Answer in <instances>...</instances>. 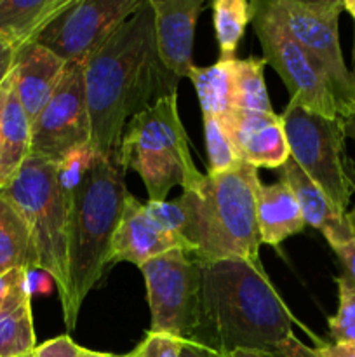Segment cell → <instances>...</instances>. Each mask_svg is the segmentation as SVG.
Listing matches in <instances>:
<instances>
[{"label":"cell","mask_w":355,"mask_h":357,"mask_svg":"<svg viewBox=\"0 0 355 357\" xmlns=\"http://www.w3.org/2000/svg\"><path fill=\"white\" fill-rule=\"evenodd\" d=\"M59 171L66 194L70 288V307L63 319L73 330L84 300L110 265L111 237L129 190L118 150L100 155L87 149L70 157Z\"/></svg>","instance_id":"cell-1"},{"label":"cell","mask_w":355,"mask_h":357,"mask_svg":"<svg viewBox=\"0 0 355 357\" xmlns=\"http://www.w3.org/2000/svg\"><path fill=\"white\" fill-rule=\"evenodd\" d=\"M164 72L153 10L145 0L84 63L93 152L108 155L120 149L127 121L150 107Z\"/></svg>","instance_id":"cell-2"},{"label":"cell","mask_w":355,"mask_h":357,"mask_svg":"<svg viewBox=\"0 0 355 357\" xmlns=\"http://www.w3.org/2000/svg\"><path fill=\"white\" fill-rule=\"evenodd\" d=\"M200 323L190 342L225 357L237 349L278 351L294 335L292 324L298 321L263 265L221 260L200 264Z\"/></svg>","instance_id":"cell-3"},{"label":"cell","mask_w":355,"mask_h":357,"mask_svg":"<svg viewBox=\"0 0 355 357\" xmlns=\"http://www.w3.org/2000/svg\"><path fill=\"white\" fill-rule=\"evenodd\" d=\"M261 181L258 169L239 162L219 174H205L198 190L183 192L188 209L187 243L200 264L246 260L263 265L256 197Z\"/></svg>","instance_id":"cell-4"},{"label":"cell","mask_w":355,"mask_h":357,"mask_svg":"<svg viewBox=\"0 0 355 357\" xmlns=\"http://www.w3.org/2000/svg\"><path fill=\"white\" fill-rule=\"evenodd\" d=\"M118 153L125 171L139 174L152 202L166 201L174 187L183 192L198 190L205 181L188 149V136L178 112V91L157 98L127 122Z\"/></svg>","instance_id":"cell-5"},{"label":"cell","mask_w":355,"mask_h":357,"mask_svg":"<svg viewBox=\"0 0 355 357\" xmlns=\"http://www.w3.org/2000/svg\"><path fill=\"white\" fill-rule=\"evenodd\" d=\"M0 194L16 208L30 232L33 268L54 281L63 316L70 307L66 253V194L59 164L28 157Z\"/></svg>","instance_id":"cell-6"},{"label":"cell","mask_w":355,"mask_h":357,"mask_svg":"<svg viewBox=\"0 0 355 357\" xmlns=\"http://www.w3.org/2000/svg\"><path fill=\"white\" fill-rule=\"evenodd\" d=\"M261 7L313 59L326 77L340 117L355 114V75L345 63L340 45L343 0H260Z\"/></svg>","instance_id":"cell-7"},{"label":"cell","mask_w":355,"mask_h":357,"mask_svg":"<svg viewBox=\"0 0 355 357\" xmlns=\"http://www.w3.org/2000/svg\"><path fill=\"white\" fill-rule=\"evenodd\" d=\"M281 119L291 159L340 211L347 213L355 194V164L347 155L343 119L312 114L292 101Z\"/></svg>","instance_id":"cell-8"},{"label":"cell","mask_w":355,"mask_h":357,"mask_svg":"<svg viewBox=\"0 0 355 357\" xmlns=\"http://www.w3.org/2000/svg\"><path fill=\"white\" fill-rule=\"evenodd\" d=\"M148 296L150 331L194 340L200 323L202 268L191 255L167 251L139 267Z\"/></svg>","instance_id":"cell-9"},{"label":"cell","mask_w":355,"mask_h":357,"mask_svg":"<svg viewBox=\"0 0 355 357\" xmlns=\"http://www.w3.org/2000/svg\"><path fill=\"white\" fill-rule=\"evenodd\" d=\"M87 149H90V119L84 63L72 61L31 124L30 155L61 166Z\"/></svg>","instance_id":"cell-10"},{"label":"cell","mask_w":355,"mask_h":357,"mask_svg":"<svg viewBox=\"0 0 355 357\" xmlns=\"http://www.w3.org/2000/svg\"><path fill=\"white\" fill-rule=\"evenodd\" d=\"M253 26L263 49L261 58L284 80L289 101L312 114L341 119L336 98L319 66L261 7L260 0L254 2Z\"/></svg>","instance_id":"cell-11"},{"label":"cell","mask_w":355,"mask_h":357,"mask_svg":"<svg viewBox=\"0 0 355 357\" xmlns=\"http://www.w3.org/2000/svg\"><path fill=\"white\" fill-rule=\"evenodd\" d=\"M145 0H73L35 42L66 63H86Z\"/></svg>","instance_id":"cell-12"},{"label":"cell","mask_w":355,"mask_h":357,"mask_svg":"<svg viewBox=\"0 0 355 357\" xmlns=\"http://www.w3.org/2000/svg\"><path fill=\"white\" fill-rule=\"evenodd\" d=\"M218 119L237 159L242 162L256 169H278L291 157L284 124L275 112L265 114L228 108Z\"/></svg>","instance_id":"cell-13"},{"label":"cell","mask_w":355,"mask_h":357,"mask_svg":"<svg viewBox=\"0 0 355 357\" xmlns=\"http://www.w3.org/2000/svg\"><path fill=\"white\" fill-rule=\"evenodd\" d=\"M155 23L157 54L174 79L194 68V37L204 0H148Z\"/></svg>","instance_id":"cell-14"},{"label":"cell","mask_w":355,"mask_h":357,"mask_svg":"<svg viewBox=\"0 0 355 357\" xmlns=\"http://www.w3.org/2000/svg\"><path fill=\"white\" fill-rule=\"evenodd\" d=\"M173 250H181L191 255L187 241L169 232H164L146 215L145 204H141L134 195H125L120 220H118V225L111 237L110 265L127 261L136 267H141L152 258Z\"/></svg>","instance_id":"cell-15"},{"label":"cell","mask_w":355,"mask_h":357,"mask_svg":"<svg viewBox=\"0 0 355 357\" xmlns=\"http://www.w3.org/2000/svg\"><path fill=\"white\" fill-rule=\"evenodd\" d=\"M68 63L44 45L28 44L16 52L14 82L30 124L51 100Z\"/></svg>","instance_id":"cell-16"},{"label":"cell","mask_w":355,"mask_h":357,"mask_svg":"<svg viewBox=\"0 0 355 357\" xmlns=\"http://www.w3.org/2000/svg\"><path fill=\"white\" fill-rule=\"evenodd\" d=\"M277 171L281 181H284L294 194L306 225L319 230L331 248L354 241L347 213L340 211L291 157Z\"/></svg>","instance_id":"cell-17"},{"label":"cell","mask_w":355,"mask_h":357,"mask_svg":"<svg viewBox=\"0 0 355 357\" xmlns=\"http://www.w3.org/2000/svg\"><path fill=\"white\" fill-rule=\"evenodd\" d=\"M256 218L261 244L268 246H278L287 237L299 234L306 227L298 201L284 181L260 185Z\"/></svg>","instance_id":"cell-18"},{"label":"cell","mask_w":355,"mask_h":357,"mask_svg":"<svg viewBox=\"0 0 355 357\" xmlns=\"http://www.w3.org/2000/svg\"><path fill=\"white\" fill-rule=\"evenodd\" d=\"M73 0H0V37L16 51L33 44Z\"/></svg>","instance_id":"cell-19"},{"label":"cell","mask_w":355,"mask_h":357,"mask_svg":"<svg viewBox=\"0 0 355 357\" xmlns=\"http://www.w3.org/2000/svg\"><path fill=\"white\" fill-rule=\"evenodd\" d=\"M30 143L31 124L17 96L13 68V84L0 119V190L14 180L19 167L30 157Z\"/></svg>","instance_id":"cell-20"},{"label":"cell","mask_w":355,"mask_h":357,"mask_svg":"<svg viewBox=\"0 0 355 357\" xmlns=\"http://www.w3.org/2000/svg\"><path fill=\"white\" fill-rule=\"evenodd\" d=\"M263 58L233 59L230 82V108L246 112H274L265 84Z\"/></svg>","instance_id":"cell-21"},{"label":"cell","mask_w":355,"mask_h":357,"mask_svg":"<svg viewBox=\"0 0 355 357\" xmlns=\"http://www.w3.org/2000/svg\"><path fill=\"white\" fill-rule=\"evenodd\" d=\"M14 268H33L31 239L24 220L0 194V275Z\"/></svg>","instance_id":"cell-22"},{"label":"cell","mask_w":355,"mask_h":357,"mask_svg":"<svg viewBox=\"0 0 355 357\" xmlns=\"http://www.w3.org/2000/svg\"><path fill=\"white\" fill-rule=\"evenodd\" d=\"M254 17V2L247 0H214L212 23L219 45L218 61H233L237 47L246 31L247 23Z\"/></svg>","instance_id":"cell-23"},{"label":"cell","mask_w":355,"mask_h":357,"mask_svg":"<svg viewBox=\"0 0 355 357\" xmlns=\"http://www.w3.org/2000/svg\"><path fill=\"white\" fill-rule=\"evenodd\" d=\"M197 91L202 117H221L230 108L232 61H216L211 66H194L188 75Z\"/></svg>","instance_id":"cell-24"},{"label":"cell","mask_w":355,"mask_h":357,"mask_svg":"<svg viewBox=\"0 0 355 357\" xmlns=\"http://www.w3.org/2000/svg\"><path fill=\"white\" fill-rule=\"evenodd\" d=\"M31 300L0 314V357H21L35 351Z\"/></svg>","instance_id":"cell-25"},{"label":"cell","mask_w":355,"mask_h":357,"mask_svg":"<svg viewBox=\"0 0 355 357\" xmlns=\"http://www.w3.org/2000/svg\"><path fill=\"white\" fill-rule=\"evenodd\" d=\"M338 310L327 319L333 342H354L355 344V286L343 275L336 279Z\"/></svg>","instance_id":"cell-26"},{"label":"cell","mask_w":355,"mask_h":357,"mask_svg":"<svg viewBox=\"0 0 355 357\" xmlns=\"http://www.w3.org/2000/svg\"><path fill=\"white\" fill-rule=\"evenodd\" d=\"M204 136L205 145H207L209 155V171L207 174H219L232 169L239 159L233 152L232 143L226 138L225 131L221 128V122L218 117L205 115L204 117Z\"/></svg>","instance_id":"cell-27"},{"label":"cell","mask_w":355,"mask_h":357,"mask_svg":"<svg viewBox=\"0 0 355 357\" xmlns=\"http://www.w3.org/2000/svg\"><path fill=\"white\" fill-rule=\"evenodd\" d=\"M145 211L164 232H169L173 236L181 237L187 241V229H188V209L183 199H174V201L164 202H152L148 201L145 204ZM188 244V243H187ZM190 246V244H188ZM191 250V248H190Z\"/></svg>","instance_id":"cell-28"},{"label":"cell","mask_w":355,"mask_h":357,"mask_svg":"<svg viewBox=\"0 0 355 357\" xmlns=\"http://www.w3.org/2000/svg\"><path fill=\"white\" fill-rule=\"evenodd\" d=\"M31 300L28 268H14L0 275V314Z\"/></svg>","instance_id":"cell-29"},{"label":"cell","mask_w":355,"mask_h":357,"mask_svg":"<svg viewBox=\"0 0 355 357\" xmlns=\"http://www.w3.org/2000/svg\"><path fill=\"white\" fill-rule=\"evenodd\" d=\"M184 340L166 333L148 331L145 340L134 349L138 357H180Z\"/></svg>","instance_id":"cell-30"},{"label":"cell","mask_w":355,"mask_h":357,"mask_svg":"<svg viewBox=\"0 0 355 357\" xmlns=\"http://www.w3.org/2000/svg\"><path fill=\"white\" fill-rule=\"evenodd\" d=\"M33 357H103V354L80 347L68 335H61L35 347Z\"/></svg>","instance_id":"cell-31"},{"label":"cell","mask_w":355,"mask_h":357,"mask_svg":"<svg viewBox=\"0 0 355 357\" xmlns=\"http://www.w3.org/2000/svg\"><path fill=\"white\" fill-rule=\"evenodd\" d=\"M333 251L336 253L338 260L341 261L343 278L355 286V239L340 244V246H334Z\"/></svg>","instance_id":"cell-32"},{"label":"cell","mask_w":355,"mask_h":357,"mask_svg":"<svg viewBox=\"0 0 355 357\" xmlns=\"http://www.w3.org/2000/svg\"><path fill=\"white\" fill-rule=\"evenodd\" d=\"M317 354L320 357H355L354 342H333V344H324L317 340Z\"/></svg>","instance_id":"cell-33"},{"label":"cell","mask_w":355,"mask_h":357,"mask_svg":"<svg viewBox=\"0 0 355 357\" xmlns=\"http://www.w3.org/2000/svg\"><path fill=\"white\" fill-rule=\"evenodd\" d=\"M16 49L10 44H7L2 37H0V86L6 82L7 77L10 75L14 68V61H16Z\"/></svg>","instance_id":"cell-34"},{"label":"cell","mask_w":355,"mask_h":357,"mask_svg":"<svg viewBox=\"0 0 355 357\" xmlns=\"http://www.w3.org/2000/svg\"><path fill=\"white\" fill-rule=\"evenodd\" d=\"M278 351L287 357H320L317 354L315 349L308 347V345H305L303 342H299L294 335L289 337L287 340L278 347Z\"/></svg>","instance_id":"cell-35"},{"label":"cell","mask_w":355,"mask_h":357,"mask_svg":"<svg viewBox=\"0 0 355 357\" xmlns=\"http://www.w3.org/2000/svg\"><path fill=\"white\" fill-rule=\"evenodd\" d=\"M180 357H223L216 354L211 349L204 347L200 344H195V342H184L183 349H181Z\"/></svg>","instance_id":"cell-36"},{"label":"cell","mask_w":355,"mask_h":357,"mask_svg":"<svg viewBox=\"0 0 355 357\" xmlns=\"http://www.w3.org/2000/svg\"><path fill=\"white\" fill-rule=\"evenodd\" d=\"M225 357H287L281 351H260V349H237Z\"/></svg>","instance_id":"cell-37"},{"label":"cell","mask_w":355,"mask_h":357,"mask_svg":"<svg viewBox=\"0 0 355 357\" xmlns=\"http://www.w3.org/2000/svg\"><path fill=\"white\" fill-rule=\"evenodd\" d=\"M10 84H13V72H10V75L7 77L6 82H3L2 86H0V119H2V110H3V105H6L7 94H9Z\"/></svg>","instance_id":"cell-38"},{"label":"cell","mask_w":355,"mask_h":357,"mask_svg":"<svg viewBox=\"0 0 355 357\" xmlns=\"http://www.w3.org/2000/svg\"><path fill=\"white\" fill-rule=\"evenodd\" d=\"M343 128H345V135H347V138L355 139V114L350 115V117L343 119Z\"/></svg>","instance_id":"cell-39"},{"label":"cell","mask_w":355,"mask_h":357,"mask_svg":"<svg viewBox=\"0 0 355 357\" xmlns=\"http://www.w3.org/2000/svg\"><path fill=\"white\" fill-rule=\"evenodd\" d=\"M343 10H347L355 20V0H343Z\"/></svg>","instance_id":"cell-40"},{"label":"cell","mask_w":355,"mask_h":357,"mask_svg":"<svg viewBox=\"0 0 355 357\" xmlns=\"http://www.w3.org/2000/svg\"><path fill=\"white\" fill-rule=\"evenodd\" d=\"M347 222L350 225L352 234H354V239H355V208L352 211H347Z\"/></svg>","instance_id":"cell-41"},{"label":"cell","mask_w":355,"mask_h":357,"mask_svg":"<svg viewBox=\"0 0 355 357\" xmlns=\"http://www.w3.org/2000/svg\"><path fill=\"white\" fill-rule=\"evenodd\" d=\"M103 357H138L134 354V351L132 352H129V354H125V356H113V354H103Z\"/></svg>","instance_id":"cell-42"},{"label":"cell","mask_w":355,"mask_h":357,"mask_svg":"<svg viewBox=\"0 0 355 357\" xmlns=\"http://www.w3.org/2000/svg\"><path fill=\"white\" fill-rule=\"evenodd\" d=\"M21 357H33V352H31V354H26V356H21Z\"/></svg>","instance_id":"cell-43"}]
</instances>
